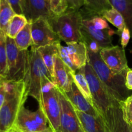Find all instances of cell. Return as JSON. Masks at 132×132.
<instances>
[{"label": "cell", "mask_w": 132, "mask_h": 132, "mask_svg": "<svg viewBox=\"0 0 132 132\" xmlns=\"http://www.w3.org/2000/svg\"><path fill=\"white\" fill-rule=\"evenodd\" d=\"M15 14L23 15L24 0H6Z\"/></svg>", "instance_id": "33"}, {"label": "cell", "mask_w": 132, "mask_h": 132, "mask_svg": "<svg viewBox=\"0 0 132 132\" xmlns=\"http://www.w3.org/2000/svg\"><path fill=\"white\" fill-rule=\"evenodd\" d=\"M37 50L41 54L44 63L54 79V59H55V55L59 54L57 44L42 46L37 48Z\"/></svg>", "instance_id": "21"}, {"label": "cell", "mask_w": 132, "mask_h": 132, "mask_svg": "<svg viewBox=\"0 0 132 132\" xmlns=\"http://www.w3.org/2000/svg\"><path fill=\"white\" fill-rule=\"evenodd\" d=\"M85 0H67V11H79L85 5Z\"/></svg>", "instance_id": "34"}, {"label": "cell", "mask_w": 132, "mask_h": 132, "mask_svg": "<svg viewBox=\"0 0 132 132\" xmlns=\"http://www.w3.org/2000/svg\"><path fill=\"white\" fill-rule=\"evenodd\" d=\"M131 37L130 30L127 27L124 28L123 30L121 33V44L122 48H125L128 44Z\"/></svg>", "instance_id": "35"}, {"label": "cell", "mask_w": 132, "mask_h": 132, "mask_svg": "<svg viewBox=\"0 0 132 132\" xmlns=\"http://www.w3.org/2000/svg\"><path fill=\"white\" fill-rule=\"evenodd\" d=\"M88 63L115 99L121 101L131 95L130 90L125 85V74H116L111 71L102 60L99 53L95 54L88 50Z\"/></svg>", "instance_id": "2"}, {"label": "cell", "mask_w": 132, "mask_h": 132, "mask_svg": "<svg viewBox=\"0 0 132 132\" xmlns=\"http://www.w3.org/2000/svg\"><path fill=\"white\" fill-rule=\"evenodd\" d=\"M57 48L58 50H59V55L60 56V57L61 58V59L63 60V61L70 68V69L72 71L73 74L76 73L77 72V70L76 69V68L75 67V66L73 65V63H72V61H71L70 58L69 54H68V50H67V46H63L61 45L60 43L57 44Z\"/></svg>", "instance_id": "30"}, {"label": "cell", "mask_w": 132, "mask_h": 132, "mask_svg": "<svg viewBox=\"0 0 132 132\" xmlns=\"http://www.w3.org/2000/svg\"><path fill=\"white\" fill-rule=\"evenodd\" d=\"M73 81H74L75 84H76V86L79 88V90L82 93L84 97L87 99L88 101L94 106V105H93L92 97L88 82L87 80H86V77H85V74H84L82 68L79 70L75 74H73Z\"/></svg>", "instance_id": "24"}, {"label": "cell", "mask_w": 132, "mask_h": 132, "mask_svg": "<svg viewBox=\"0 0 132 132\" xmlns=\"http://www.w3.org/2000/svg\"><path fill=\"white\" fill-rule=\"evenodd\" d=\"M23 15L28 22L39 18L49 21L55 16L52 11L48 0H24Z\"/></svg>", "instance_id": "13"}, {"label": "cell", "mask_w": 132, "mask_h": 132, "mask_svg": "<svg viewBox=\"0 0 132 132\" xmlns=\"http://www.w3.org/2000/svg\"><path fill=\"white\" fill-rule=\"evenodd\" d=\"M91 21L97 29L101 30L110 29L108 22L103 17H95L91 19Z\"/></svg>", "instance_id": "32"}, {"label": "cell", "mask_w": 132, "mask_h": 132, "mask_svg": "<svg viewBox=\"0 0 132 132\" xmlns=\"http://www.w3.org/2000/svg\"><path fill=\"white\" fill-rule=\"evenodd\" d=\"M82 70L88 82L94 108L104 119L107 111L119 104V101L109 94L88 63Z\"/></svg>", "instance_id": "5"}, {"label": "cell", "mask_w": 132, "mask_h": 132, "mask_svg": "<svg viewBox=\"0 0 132 132\" xmlns=\"http://www.w3.org/2000/svg\"><path fill=\"white\" fill-rule=\"evenodd\" d=\"M15 13L6 0H1L0 5V29L6 34L8 25Z\"/></svg>", "instance_id": "25"}, {"label": "cell", "mask_w": 132, "mask_h": 132, "mask_svg": "<svg viewBox=\"0 0 132 132\" xmlns=\"http://www.w3.org/2000/svg\"><path fill=\"white\" fill-rule=\"evenodd\" d=\"M3 81L0 85V110L2 108L3 105L5 103V99H6V90H5Z\"/></svg>", "instance_id": "37"}, {"label": "cell", "mask_w": 132, "mask_h": 132, "mask_svg": "<svg viewBox=\"0 0 132 132\" xmlns=\"http://www.w3.org/2000/svg\"><path fill=\"white\" fill-rule=\"evenodd\" d=\"M0 5H1V0H0Z\"/></svg>", "instance_id": "40"}, {"label": "cell", "mask_w": 132, "mask_h": 132, "mask_svg": "<svg viewBox=\"0 0 132 132\" xmlns=\"http://www.w3.org/2000/svg\"><path fill=\"white\" fill-rule=\"evenodd\" d=\"M7 81H24L29 64V51L20 50L15 43L14 39L6 36Z\"/></svg>", "instance_id": "6"}, {"label": "cell", "mask_w": 132, "mask_h": 132, "mask_svg": "<svg viewBox=\"0 0 132 132\" xmlns=\"http://www.w3.org/2000/svg\"><path fill=\"white\" fill-rule=\"evenodd\" d=\"M84 132H109L101 116H93L76 110Z\"/></svg>", "instance_id": "18"}, {"label": "cell", "mask_w": 132, "mask_h": 132, "mask_svg": "<svg viewBox=\"0 0 132 132\" xmlns=\"http://www.w3.org/2000/svg\"><path fill=\"white\" fill-rule=\"evenodd\" d=\"M112 8L108 0H85V5L79 12L82 19L88 20L95 17H103L106 11Z\"/></svg>", "instance_id": "16"}, {"label": "cell", "mask_w": 132, "mask_h": 132, "mask_svg": "<svg viewBox=\"0 0 132 132\" xmlns=\"http://www.w3.org/2000/svg\"><path fill=\"white\" fill-rule=\"evenodd\" d=\"M12 130L14 132H54L42 109L35 112L21 107Z\"/></svg>", "instance_id": "8"}, {"label": "cell", "mask_w": 132, "mask_h": 132, "mask_svg": "<svg viewBox=\"0 0 132 132\" xmlns=\"http://www.w3.org/2000/svg\"><path fill=\"white\" fill-rule=\"evenodd\" d=\"M103 18L115 26L118 29L120 34L124 28L126 27L125 18L122 14L113 8L106 11L103 15Z\"/></svg>", "instance_id": "26"}, {"label": "cell", "mask_w": 132, "mask_h": 132, "mask_svg": "<svg viewBox=\"0 0 132 132\" xmlns=\"http://www.w3.org/2000/svg\"><path fill=\"white\" fill-rule=\"evenodd\" d=\"M6 90V99L0 110V131L12 130L19 110L28 96L24 81H3Z\"/></svg>", "instance_id": "1"}, {"label": "cell", "mask_w": 132, "mask_h": 132, "mask_svg": "<svg viewBox=\"0 0 132 132\" xmlns=\"http://www.w3.org/2000/svg\"><path fill=\"white\" fill-rule=\"evenodd\" d=\"M64 94L76 110L80 112L93 115V116H99L94 106L88 101L87 99L80 92V90L75 84L74 81L72 84V90L70 92L64 93Z\"/></svg>", "instance_id": "17"}, {"label": "cell", "mask_w": 132, "mask_h": 132, "mask_svg": "<svg viewBox=\"0 0 132 132\" xmlns=\"http://www.w3.org/2000/svg\"><path fill=\"white\" fill-rule=\"evenodd\" d=\"M73 72L69 67L63 61L59 54L54 59V85L59 90L64 93H68L72 90L73 82Z\"/></svg>", "instance_id": "12"}, {"label": "cell", "mask_w": 132, "mask_h": 132, "mask_svg": "<svg viewBox=\"0 0 132 132\" xmlns=\"http://www.w3.org/2000/svg\"><path fill=\"white\" fill-rule=\"evenodd\" d=\"M103 120L109 132H132V125L124 119L119 104L107 111Z\"/></svg>", "instance_id": "14"}, {"label": "cell", "mask_w": 132, "mask_h": 132, "mask_svg": "<svg viewBox=\"0 0 132 132\" xmlns=\"http://www.w3.org/2000/svg\"><path fill=\"white\" fill-rule=\"evenodd\" d=\"M104 64L116 74H125L129 68L125 49L119 46L103 48L99 52Z\"/></svg>", "instance_id": "10"}, {"label": "cell", "mask_w": 132, "mask_h": 132, "mask_svg": "<svg viewBox=\"0 0 132 132\" xmlns=\"http://www.w3.org/2000/svg\"><path fill=\"white\" fill-rule=\"evenodd\" d=\"M7 74L6 34L0 29V76L5 79Z\"/></svg>", "instance_id": "27"}, {"label": "cell", "mask_w": 132, "mask_h": 132, "mask_svg": "<svg viewBox=\"0 0 132 132\" xmlns=\"http://www.w3.org/2000/svg\"><path fill=\"white\" fill-rule=\"evenodd\" d=\"M67 50L72 63L77 70L84 68L88 63V54L84 43L73 42L67 43Z\"/></svg>", "instance_id": "19"}, {"label": "cell", "mask_w": 132, "mask_h": 132, "mask_svg": "<svg viewBox=\"0 0 132 132\" xmlns=\"http://www.w3.org/2000/svg\"><path fill=\"white\" fill-rule=\"evenodd\" d=\"M81 32L97 42L102 48L112 46V36L116 34V31L111 28L103 30L97 29L92 23L91 19L82 20Z\"/></svg>", "instance_id": "15"}, {"label": "cell", "mask_w": 132, "mask_h": 132, "mask_svg": "<svg viewBox=\"0 0 132 132\" xmlns=\"http://www.w3.org/2000/svg\"><path fill=\"white\" fill-rule=\"evenodd\" d=\"M38 103L54 131L61 132V103L59 91L54 83L43 86Z\"/></svg>", "instance_id": "7"}, {"label": "cell", "mask_w": 132, "mask_h": 132, "mask_svg": "<svg viewBox=\"0 0 132 132\" xmlns=\"http://www.w3.org/2000/svg\"><path fill=\"white\" fill-rule=\"evenodd\" d=\"M82 18L79 11H67L48 21L61 40L66 43L79 42L82 38Z\"/></svg>", "instance_id": "4"}, {"label": "cell", "mask_w": 132, "mask_h": 132, "mask_svg": "<svg viewBox=\"0 0 132 132\" xmlns=\"http://www.w3.org/2000/svg\"><path fill=\"white\" fill-rule=\"evenodd\" d=\"M119 104L124 119L132 125V95L124 101H119Z\"/></svg>", "instance_id": "28"}, {"label": "cell", "mask_w": 132, "mask_h": 132, "mask_svg": "<svg viewBox=\"0 0 132 132\" xmlns=\"http://www.w3.org/2000/svg\"><path fill=\"white\" fill-rule=\"evenodd\" d=\"M112 7L125 18L126 27L132 31V0H108Z\"/></svg>", "instance_id": "20"}, {"label": "cell", "mask_w": 132, "mask_h": 132, "mask_svg": "<svg viewBox=\"0 0 132 132\" xmlns=\"http://www.w3.org/2000/svg\"><path fill=\"white\" fill-rule=\"evenodd\" d=\"M81 33H82V38H81V42L84 43L85 44L88 50L92 53L99 54L102 49L99 43L96 42L95 40L92 39L91 37H89L88 35L82 33V32H81Z\"/></svg>", "instance_id": "31"}, {"label": "cell", "mask_w": 132, "mask_h": 132, "mask_svg": "<svg viewBox=\"0 0 132 132\" xmlns=\"http://www.w3.org/2000/svg\"><path fill=\"white\" fill-rule=\"evenodd\" d=\"M28 23V20L24 15L15 14L8 25L6 36L10 38L14 39Z\"/></svg>", "instance_id": "23"}, {"label": "cell", "mask_w": 132, "mask_h": 132, "mask_svg": "<svg viewBox=\"0 0 132 132\" xmlns=\"http://www.w3.org/2000/svg\"><path fill=\"white\" fill-rule=\"evenodd\" d=\"M58 91L61 103V132H84L74 107L63 92L59 89Z\"/></svg>", "instance_id": "11"}, {"label": "cell", "mask_w": 132, "mask_h": 132, "mask_svg": "<svg viewBox=\"0 0 132 132\" xmlns=\"http://www.w3.org/2000/svg\"><path fill=\"white\" fill-rule=\"evenodd\" d=\"M52 12L55 15H60L67 11V0H48Z\"/></svg>", "instance_id": "29"}, {"label": "cell", "mask_w": 132, "mask_h": 132, "mask_svg": "<svg viewBox=\"0 0 132 132\" xmlns=\"http://www.w3.org/2000/svg\"><path fill=\"white\" fill-rule=\"evenodd\" d=\"M31 30V23L28 22L14 39L17 47L20 50H27L33 45Z\"/></svg>", "instance_id": "22"}, {"label": "cell", "mask_w": 132, "mask_h": 132, "mask_svg": "<svg viewBox=\"0 0 132 132\" xmlns=\"http://www.w3.org/2000/svg\"><path fill=\"white\" fill-rule=\"evenodd\" d=\"M0 132H4V131H0ZM7 132H14L12 131V130H11V131H7Z\"/></svg>", "instance_id": "39"}, {"label": "cell", "mask_w": 132, "mask_h": 132, "mask_svg": "<svg viewBox=\"0 0 132 132\" xmlns=\"http://www.w3.org/2000/svg\"><path fill=\"white\" fill-rule=\"evenodd\" d=\"M3 79H5L3 77H1V76H0V85H1V83L2 82V81H3Z\"/></svg>", "instance_id": "38"}, {"label": "cell", "mask_w": 132, "mask_h": 132, "mask_svg": "<svg viewBox=\"0 0 132 132\" xmlns=\"http://www.w3.org/2000/svg\"><path fill=\"white\" fill-rule=\"evenodd\" d=\"M125 85L128 90H132V69L128 68L125 73Z\"/></svg>", "instance_id": "36"}, {"label": "cell", "mask_w": 132, "mask_h": 132, "mask_svg": "<svg viewBox=\"0 0 132 132\" xmlns=\"http://www.w3.org/2000/svg\"><path fill=\"white\" fill-rule=\"evenodd\" d=\"M30 23H31L33 41L32 48L37 49L42 46L61 43L60 37L47 19L39 18Z\"/></svg>", "instance_id": "9"}, {"label": "cell", "mask_w": 132, "mask_h": 132, "mask_svg": "<svg viewBox=\"0 0 132 132\" xmlns=\"http://www.w3.org/2000/svg\"><path fill=\"white\" fill-rule=\"evenodd\" d=\"M28 96L39 101L41 90L50 82L54 83V79L44 63L37 49L32 48L29 51L28 68L24 79Z\"/></svg>", "instance_id": "3"}]
</instances>
